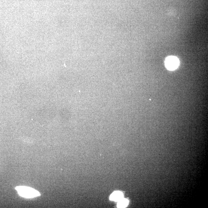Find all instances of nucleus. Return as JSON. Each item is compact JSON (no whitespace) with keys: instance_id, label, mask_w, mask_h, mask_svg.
<instances>
[{"instance_id":"3","label":"nucleus","mask_w":208,"mask_h":208,"mask_svg":"<svg viewBox=\"0 0 208 208\" xmlns=\"http://www.w3.org/2000/svg\"><path fill=\"white\" fill-rule=\"evenodd\" d=\"M123 198V194L120 191H115L110 196V200L116 202H118Z\"/></svg>"},{"instance_id":"1","label":"nucleus","mask_w":208,"mask_h":208,"mask_svg":"<svg viewBox=\"0 0 208 208\" xmlns=\"http://www.w3.org/2000/svg\"><path fill=\"white\" fill-rule=\"evenodd\" d=\"M15 189L20 196L27 199L35 197L40 195L38 191L29 187L20 186L16 187Z\"/></svg>"},{"instance_id":"2","label":"nucleus","mask_w":208,"mask_h":208,"mask_svg":"<svg viewBox=\"0 0 208 208\" xmlns=\"http://www.w3.org/2000/svg\"><path fill=\"white\" fill-rule=\"evenodd\" d=\"M165 65L166 68L169 70H174L178 67L179 61L176 57L169 56L166 59Z\"/></svg>"},{"instance_id":"4","label":"nucleus","mask_w":208,"mask_h":208,"mask_svg":"<svg viewBox=\"0 0 208 208\" xmlns=\"http://www.w3.org/2000/svg\"><path fill=\"white\" fill-rule=\"evenodd\" d=\"M128 203H129V201L128 200L123 198L122 199L118 202L117 207L118 208H125L128 206Z\"/></svg>"}]
</instances>
